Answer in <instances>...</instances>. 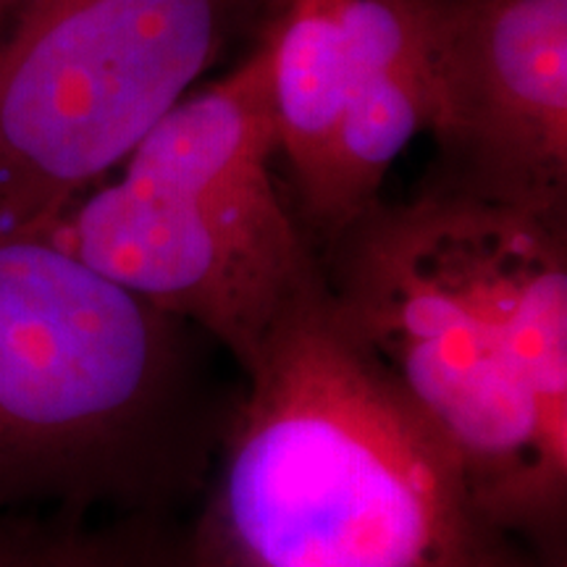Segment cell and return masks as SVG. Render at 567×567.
<instances>
[{
  "label": "cell",
  "instance_id": "cell-1",
  "mask_svg": "<svg viewBox=\"0 0 567 567\" xmlns=\"http://www.w3.org/2000/svg\"><path fill=\"white\" fill-rule=\"evenodd\" d=\"M337 313L442 439L478 515L555 547L567 515L565 216L442 184L331 243Z\"/></svg>",
  "mask_w": 567,
  "mask_h": 567
},
{
  "label": "cell",
  "instance_id": "cell-2",
  "mask_svg": "<svg viewBox=\"0 0 567 567\" xmlns=\"http://www.w3.org/2000/svg\"><path fill=\"white\" fill-rule=\"evenodd\" d=\"M187 542L193 567H467L509 538L326 287L245 371Z\"/></svg>",
  "mask_w": 567,
  "mask_h": 567
},
{
  "label": "cell",
  "instance_id": "cell-3",
  "mask_svg": "<svg viewBox=\"0 0 567 567\" xmlns=\"http://www.w3.org/2000/svg\"><path fill=\"white\" fill-rule=\"evenodd\" d=\"M182 321L30 234H0V513H168L229 410Z\"/></svg>",
  "mask_w": 567,
  "mask_h": 567
},
{
  "label": "cell",
  "instance_id": "cell-4",
  "mask_svg": "<svg viewBox=\"0 0 567 567\" xmlns=\"http://www.w3.org/2000/svg\"><path fill=\"white\" fill-rule=\"evenodd\" d=\"M252 0H19L0 34V234L42 231L134 153Z\"/></svg>",
  "mask_w": 567,
  "mask_h": 567
},
{
  "label": "cell",
  "instance_id": "cell-5",
  "mask_svg": "<svg viewBox=\"0 0 567 567\" xmlns=\"http://www.w3.org/2000/svg\"><path fill=\"white\" fill-rule=\"evenodd\" d=\"M40 237L200 329L243 373L329 287L276 187L193 193L122 176L69 205Z\"/></svg>",
  "mask_w": 567,
  "mask_h": 567
},
{
  "label": "cell",
  "instance_id": "cell-6",
  "mask_svg": "<svg viewBox=\"0 0 567 567\" xmlns=\"http://www.w3.org/2000/svg\"><path fill=\"white\" fill-rule=\"evenodd\" d=\"M429 61L446 184L565 216L567 0H434Z\"/></svg>",
  "mask_w": 567,
  "mask_h": 567
},
{
  "label": "cell",
  "instance_id": "cell-7",
  "mask_svg": "<svg viewBox=\"0 0 567 567\" xmlns=\"http://www.w3.org/2000/svg\"><path fill=\"white\" fill-rule=\"evenodd\" d=\"M434 0H339L347 103L329 179L310 224L334 243L379 203L392 163L429 130Z\"/></svg>",
  "mask_w": 567,
  "mask_h": 567
},
{
  "label": "cell",
  "instance_id": "cell-8",
  "mask_svg": "<svg viewBox=\"0 0 567 567\" xmlns=\"http://www.w3.org/2000/svg\"><path fill=\"white\" fill-rule=\"evenodd\" d=\"M279 151L271 45H255L245 63L197 95L182 97L124 161L130 179L193 193L266 189Z\"/></svg>",
  "mask_w": 567,
  "mask_h": 567
},
{
  "label": "cell",
  "instance_id": "cell-9",
  "mask_svg": "<svg viewBox=\"0 0 567 567\" xmlns=\"http://www.w3.org/2000/svg\"><path fill=\"white\" fill-rule=\"evenodd\" d=\"M279 147L308 221L323 197L347 103V45L339 0H276L266 30Z\"/></svg>",
  "mask_w": 567,
  "mask_h": 567
},
{
  "label": "cell",
  "instance_id": "cell-10",
  "mask_svg": "<svg viewBox=\"0 0 567 567\" xmlns=\"http://www.w3.org/2000/svg\"><path fill=\"white\" fill-rule=\"evenodd\" d=\"M0 567H193L168 513H0Z\"/></svg>",
  "mask_w": 567,
  "mask_h": 567
},
{
  "label": "cell",
  "instance_id": "cell-11",
  "mask_svg": "<svg viewBox=\"0 0 567 567\" xmlns=\"http://www.w3.org/2000/svg\"><path fill=\"white\" fill-rule=\"evenodd\" d=\"M517 565H520V559L509 551V542H505L496 549L486 551L484 557H478L476 563H471L467 567H517Z\"/></svg>",
  "mask_w": 567,
  "mask_h": 567
},
{
  "label": "cell",
  "instance_id": "cell-12",
  "mask_svg": "<svg viewBox=\"0 0 567 567\" xmlns=\"http://www.w3.org/2000/svg\"><path fill=\"white\" fill-rule=\"evenodd\" d=\"M517 567H565V563H563V559H559V563H547V565H526V563H520Z\"/></svg>",
  "mask_w": 567,
  "mask_h": 567
},
{
  "label": "cell",
  "instance_id": "cell-13",
  "mask_svg": "<svg viewBox=\"0 0 567 567\" xmlns=\"http://www.w3.org/2000/svg\"><path fill=\"white\" fill-rule=\"evenodd\" d=\"M6 11H9V6H6V0H0V21H3Z\"/></svg>",
  "mask_w": 567,
  "mask_h": 567
}]
</instances>
